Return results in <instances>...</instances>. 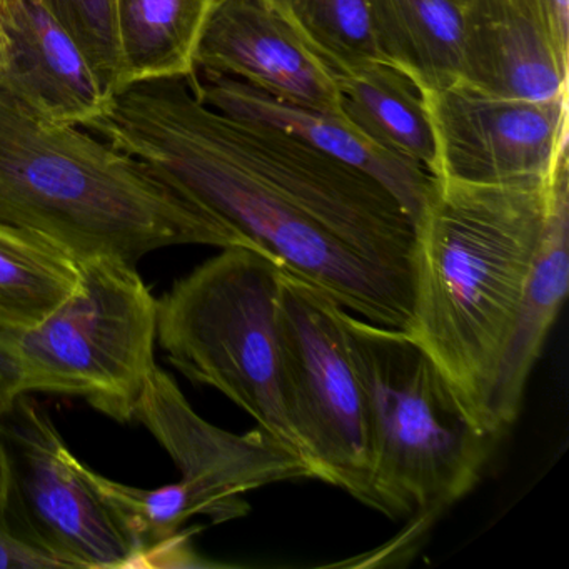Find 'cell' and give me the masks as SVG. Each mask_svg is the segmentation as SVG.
<instances>
[{"instance_id": "cell-1", "label": "cell", "mask_w": 569, "mask_h": 569, "mask_svg": "<svg viewBox=\"0 0 569 569\" xmlns=\"http://www.w3.org/2000/svg\"><path fill=\"white\" fill-rule=\"evenodd\" d=\"M84 129L154 169L346 311L408 328L415 222L388 191L269 181L229 144L221 114L188 79L129 86Z\"/></svg>"}, {"instance_id": "cell-2", "label": "cell", "mask_w": 569, "mask_h": 569, "mask_svg": "<svg viewBox=\"0 0 569 569\" xmlns=\"http://www.w3.org/2000/svg\"><path fill=\"white\" fill-rule=\"evenodd\" d=\"M548 189L549 178L482 184L439 176L415 221L406 331L491 435V392L541 241Z\"/></svg>"}, {"instance_id": "cell-3", "label": "cell", "mask_w": 569, "mask_h": 569, "mask_svg": "<svg viewBox=\"0 0 569 569\" xmlns=\"http://www.w3.org/2000/svg\"><path fill=\"white\" fill-rule=\"evenodd\" d=\"M0 224L74 259H139L171 246L256 249L154 169L84 128L32 112L0 84Z\"/></svg>"}, {"instance_id": "cell-4", "label": "cell", "mask_w": 569, "mask_h": 569, "mask_svg": "<svg viewBox=\"0 0 569 569\" xmlns=\"http://www.w3.org/2000/svg\"><path fill=\"white\" fill-rule=\"evenodd\" d=\"M341 319L365 399L372 509L411 519V539L418 538L475 489L499 436L466 415L406 329L375 325L346 309Z\"/></svg>"}, {"instance_id": "cell-5", "label": "cell", "mask_w": 569, "mask_h": 569, "mask_svg": "<svg viewBox=\"0 0 569 569\" xmlns=\"http://www.w3.org/2000/svg\"><path fill=\"white\" fill-rule=\"evenodd\" d=\"M281 269L258 249L222 248L158 299V342L181 375L218 389L298 452L279 365Z\"/></svg>"}, {"instance_id": "cell-6", "label": "cell", "mask_w": 569, "mask_h": 569, "mask_svg": "<svg viewBox=\"0 0 569 569\" xmlns=\"http://www.w3.org/2000/svg\"><path fill=\"white\" fill-rule=\"evenodd\" d=\"M18 342L29 395L84 399L114 421L131 422L158 368V299L138 266L81 261L74 289L19 331Z\"/></svg>"}, {"instance_id": "cell-7", "label": "cell", "mask_w": 569, "mask_h": 569, "mask_svg": "<svg viewBox=\"0 0 569 569\" xmlns=\"http://www.w3.org/2000/svg\"><path fill=\"white\" fill-rule=\"evenodd\" d=\"M91 471L29 392L0 419V509L9 532L59 568H141L131 531Z\"/></svg>"}, {"instance_id": "cell-8", "label": "cell", "mask_w": 569, "mask_h": 569, "mask_svg": "<svg viewBox=\"0 0 569 569\" xmlns=\"http://www.w3.org/2000/svg\"><path fill=\"white\" fill-rule=\"evenodd\" d=\"M342 309L321 289L281 269L279 365L296 448L312 479L372 508L365 399L349 356Z\"/></svg>"}, {"instance_id": "cell-9", "label": "cell", "mask_w": 569, "mask_h": 569, "mask_svg": "<svg viewBox=\"0 0 569 569\" xmlns=\"http://www.w3.org/2000/svg\"><path fill=\"white\" fill-rule=\"evenodd\" d=\"M166 449L181 479V491L192 515L214 522L248 515L242 495L278 485L312 479L295 449L256 428L234 435L206 421L189 405L169 372L156 368L134 412Z\"/></svg>"}, {"instance_id": "cell-10", "label": "cell", "mask_w": 569, "mask_h": 569, "mask_svg": "<svg viewBox=\"0 0 569 569\" xmlns=\"http://www.w3.org/2000/svg\"><path fill=\"white\" fill-rule=\"evenodd\" d=\"M425 101L438 144L436 178L545 181L568 156V98L518 101L455 84L426 92Z\"/></svg>"}, {"instance_id": "cell-11", "label": "cell", "mask_w": 569, "mask_h": 569, "mask_svg": "<svg viewBox=\"0 0 569 569\" xmlns=\"http://www.w3.org/2000/svg\"><path fill=\"white\" fill-rule=\"evenodd\" d=\"M196 69L246 82L288 104L342 114L338 78L259 0H214Z\"/></svg>"}, {"instance_id": "cell-12", "label": "cell", "mask_w": 569, "mask_h": 569, "mask_svg": "<svg viewBox=\"0 0 569 569\" xmlns=\"http://www.w3.org/2000/svg\"><path fill=\"white\" fill-rule=\"evenodd\" d=\"M188 82L192 92L216 111L264 122L298 136L319 151L376 179L398 199L412 222L421 214L435 178L421 166L376 144L345 116L278 101L228 76L196 72Z\"/></svg>"}, {"instance_id": "cell-13", "label": "cell", "mask_w": 569, "mask_h": 569, "mask_svg": "<svg viewBox=\"0 0 569 569\" xmlns=\"http://www.w3.org/2000/svg\"><path fill=\"white\" fill-rule=\"evenodd\" d=\"M0 19L9 48L0 84L22 104L48 121L79 128L108 109L111 98L41 0H0Z\"/></svg>"}, {"instance_id": "cell-14", "label": "cell", "mask_w": 569, "mask_h": 569, "mask_svg": "<svg viewBox=\"0 0 569 569\" xmlns=\"http://www.w3.org/2000/svg\"><path fill=\"white\" fill-rule=\"evenodd\" d=\"M569 288V159L549 176L541 241L522 292L511 336L491 392L492 429L502 436L521 411L526 386Z\"/></svg>"}, {"instance_id": "cell-15", "label": "cell", "mask_w": 569, "mask_h": 569, "mask_svg": "<svg viewBox=\"0 0 569 569\" xmlns=\"http://www.w3.org/2000/svg\"><path fill=\"white\" fill-rule=\"evenodd\" d=\"M569 59L528 19L498 0H466L461 72L456 84L495 98H568Z\"/></svg>"}, {"instance_id": "cell-16", "label": "cell", "mask_w": 569, "mask_h": 569, "mask_svg": "<svg viewBox=\"0 0 569 569\" xmlns=\"http://www.w3.org/2000/svg\"><path fill=\"white\" fill-rule=\"evenodd\" d=\"M382 61L422 94L451 88L461 72L465 0H365Z\"/></svg>"}, {"instance_id": "cell-17", "label": "cell", "mask_w": 569, "mask_h": 569, "mask_svg": "<svg viewBox=\"0 0 569 569\" xmlns=\"http://www.w3.org/2000/svg\"><path fill=\"white\" fill-rule=\"evenodd\" d=\"M339 108L352 126L386 151L421 166L436 178L438 144L425 94L411 78L372 61L338 78Z\"/></svg>"}, {"instance_id": "cell-18", "label": "cell", "mask_w": 569, "mask_h": 569, "mask_svg": "<svg viewBox=\"0 0 569 569\" xmlns=\"http://www.w3.org/2000/svg\"><path fill=\"white\" fill-rule=\"evenodd\" d=\"M214 0H119L126 88L196 76V54Z\"/></svg>"}, {"instance_id": "cell-19", "label": "cell", "mask_w": 569, "mask_h": 569, "mask_svg": "<svg viewBox=\"0 0 569 569\" xmlns=\"http://www.w3.org/2000/svg\"><path fill=\"white\" fill-rule=\"evenodd\" d=\"M78 281V262L51 242L0 224V326L38 325Z\"/></svg>"}, {"instance_id": "cell-20", "label": "cell", "mask_w": 569, "mask_h": 569, "mask_svg": "<svg viewBox=\"0 0 569 569\" xmlns=\"http://www.w3.org/2000/svg\"><path fill=\"white\" fill-rule=\"evenodd\" d=\"M336 78L382 61L365 0H259Z\"/></svg>"}, {"instance_id": "cell-21", "label": "cell", "mask_w": 569, "mask_h": 569, "mask_svg": "<svg viewBox=\"0 0 569 569\" xmlns=\"http://www.w3.org/2000/svg\"><path fill=\"white\" fill-rule=\"evenodd\" d=\"M91 66L102 91L114 98L126 88L119 36V0H41Z\"/></svg>"}, {"instance_id": "cell-22", "label": "cell", "mask_w": 569, "mask_h": 569, "mask_svg": "<svg viewBox=\"0 0 569 569\" xmlns=\"http://www.w3.org/2000/svg\"><path fill=\"white\" fill-rule=\"evenodd\" d=\"M528 19L569 59V0H498Z\"/></svg>"}, {"instance_id": "cell-23", "label": "cell", "mask_w": 569, "mask_h": 569, "mask_svg": "<svg viewBox=\"0 0 569 569\" xmlns=\"http://www.w3.org/2000/svg\"><path fill=\"white\" fill-rule=\"evenodd\" d=\"M18 332L0 326V419L11 411L19 396L28 395Z\"/></svg>"}, {"instance_id": "cell-24", "label": "cell", "mask_w": 569, "mask_h": 569, "mask_svg": "<svg viewBox=\"0 0 569 569\" xmlns=\"http://www.w3.org/2000/svg\"><path fill=\"white\" fill-rule=\"evenodd\" d=\"M59 568L58 562L29 548L9 532L0 509V569H46Z\"/></svg>"}, {"instance_id": "cell-25", "label": "cell", "mask_w": 569, "mask_h": 569, "mask_svg": "<svg viewBox=\"0 0 569 569\" xmlns=\"http://www.w3.org/2000/svg\"><path fill=\"white\" fill-rule=\"evenodd\" d=\"M8 36H6L4 24H2V19H0V72L4 71L6 64H8Z\"/></svg>"}, {"instance_id": "cell-26", "label": "cell", "mask_w": 569, "mask_h": 569, "mask_svg": "<svg viewBox=\"0 0 569 569\" xmlns=\"http://www.w3.org/2000/svg\"><path fill=\"white\" fill-rule=\"evenodd\" d=\"M465 2H466V0H465Z\"/></svg>"}]
</instances>
